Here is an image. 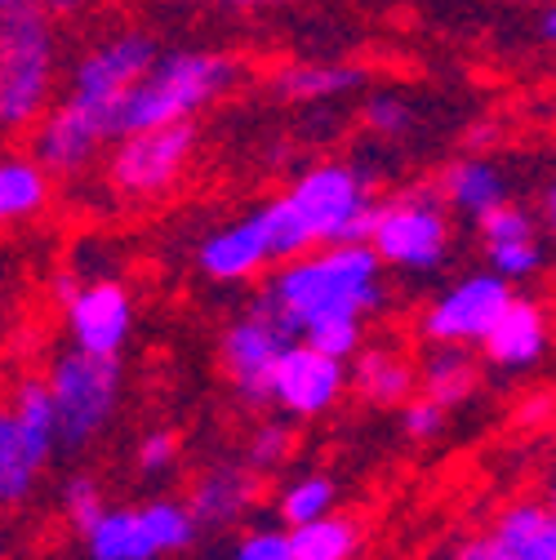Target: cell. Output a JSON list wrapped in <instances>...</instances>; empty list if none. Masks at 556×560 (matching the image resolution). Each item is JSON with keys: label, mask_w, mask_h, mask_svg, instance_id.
Returning a JSON list of instances; mask_svg holds the SVG:
<instances>
[{"label": "cell", "mask_w": 556, "mask_h": 560, "mask_svg": "<svg viewBox=\"0 0 556 560\" xmlns=\"http://www.w3.org/2000/svg\"><path fill=\"white\" fill-rule=\"evenodd\" d=\"M254 299L281 316L294 338L321 320H370L387 307V262L370 241L312 245L308 254L271 267Z\"/></svg>", "instance_id": "1"}, {"label": "cell", "mask_w": 556, "mask_h": 560, "mask_svg": "<svg viewBox=\"0 0 556 560\" xmlns=\"http://www.w3.org/2000/svg\"><path fill=\"white\" fill-rule=\"evenodd\" d=\"M241 77V62L223 49H165L148 77L116 103V138L129 129H157L196 120Z\"/></svg>", "instance_id": "2"}, {"label": "cell", "mask_w": 556, "mask_h": 560, "mask_svg": "<svg viewBox=\"0 0 556 560\" xmlns=\"http://www.w3.org/2000/svg\"><path fill=\"white\" fill-rule=\"evenodd\" d=\"M58 81V36L45 0H0V129H32Z\"/></svg>", "instance_id": "3"}, {"label": "cell", "mask_w": 556, "mask_h": 560, "mask_svg": "<svg viewBox=\"0 0 556 560\" xmlns=\"http://www.w3.org/2000/svg\"><path fill=\"white\" fill-rule=\"evenodd\" d=\"M454 209L437 191V183L396 187L379 200V214L370 228L374 254L396 276H437L454 258Z\"/></svg>", "instance_id": "4"}, {"label": "cell", "mask_w": 556, "mask_h": 560, "mask_svg": "<svg viewBox=\"0 0 556 560\" xmlns=\"http://www.w3.org/2000/svg\"><path fill=\"white\" fill-rule=\"evenodd\" d=\"M299 214L312 245H343V241H370L379 214V187L374 174L357 161H316L290 178L281 191Z\"/></svg>", "instance_id": "5"}, {"label": "cell", "mask_w": 556, "mask_h": 560, "mask_svg": "<svg viewBox=\"0 0 556 560\" xmlns=\"http://www.w3.org/2000/svg\"><path fill=\"white\" fill-rule=\"evenodd\" d=\"M58 450L62 436L45 374L14 383L10 400L0 405V512H14L36 499Z\"/></svg>", "instance_id": "6"}, {"label": "cell", "mask_w": 556, "mask_h": 560, "mask_svg": "<svg viewBox=\"0 0 556 560\" xmlns=\"http://www.w3.org/2000/svg\"><path fill=\"white\" fill-rule=\"evenodd\" d=\"M62 450L99 445L125 405V357H94L81 347L58 352L45 370Z\"/></svg>", "instance_id": "7"}, {"label": "cell", "mask_w": 556, "mask_h": 560, "mask_svg": "<svg viewBox=\"0 0 556 560\" xmlns=\"http://www.w3.org/2000/svg\"><path fill=\"white\" fill-rule=\"evenodd\" d=\"M200 525L187 499H148V503H107L99 521L81 529L85 560H170L192 551Z\"/></svg>", "instance_id": "8"}, {"label": "cell", "mask_w": 556, "mask_h": 560, "mask_svg": "<svg viewBox=\"0 0 556 560\" xmlns=\"http://www.w3.org/2000/svg\"><path fill=\"white\" fill-rule=\"evenodd\" d=\"M200 148L196 120L157 125V129H129L112 138L103 178L120 200H157L183 183Z\"/></svg>", "instance_id": "9"}, {"label": "cell", "mask_w": 556, "mask_h": 560, "mask_svg": "<svg viewBox=\"0 0 556 560\" xmlns=\"http://www.w3.org/2000/svg\"><path fill=\"white\" fill-rule=\"evenodd\" d=\"M290 342H294V329L258 299H250V307L219 329L215 361H219V374L241 405L263 409L271 400V374H276V361L286 357Z\"/></svg>", "instance_id": "10"}, {"label": "cell", "mask_w": 556, "mask_h": 560, "mask_svg": "<svg viewBox=\"0 0 556 560\" xmlns=\"http://www.w3.org/2000/svg\"><path fill=\"white\" fill-rule=\"evenodd\" d=\"M517 285L490 267H472L441 285L419 312V338L428 347H480Z\"/></svg>", "instance_id": "11"}, {"label": "cell", "mask_w": 556, "mask_h": 560, "mask_svg": "<svg viewBox=\"0 0 556 560\" xmlns=\"http://www.w3.org/2000/svg\"><path fill=\"white\" fill-rule=\"evenodd\" d=\"M343 396H352V365L294 338L286 347V357L276 361L267 405L276 413L294 418V423H316V418H325L343 405Z\"/></svg>", "instance_id": "12"}, {"label": "cell", "mask_w": 556, "mask_h": 560, "mask_svg": "<svg viewBox=\"0 0 556 560\" xmlns=\"http://www.w3.org/2000/svg\"><path fill=\"white\" fill-rule=\"evenodd\" d=\"M116 138V120L90 103L62 98L49 103L45 116L32 125V156L54 178H81L99 156H107Z\"/></svg>", "instance_id": "13"}, {"label": "cell", "mask_w": 556, "mask_h": 560, "mask_svg": "<svg viewBox=\"0 0 556 560\" xmlns=\"http://www.w3.org/2000/svg\"><path fill=\"white\" fill-rule=\"evenodd\" d=\"M58 307H62V325H67L72 347L94 352V357H125L134 325H138V299L125 280H116V276L85 280L81 276Z\"/></svg>", "instance_id": "14"}, {"label": "cell", "mask_w": 556, "mask_h": 560, "mask_svg": "<svg viewBox=\"0 0 556 560\" xmlns=\"http://www.w3.org/2000/svg\"><path fill=\"white\" fill-rule=\"evenodd\" d=\"M161 58L157 40L148 32H116L99 45H90L67 77V98L90 103L116 120V103L148 77V67Z\"/></svg>", "instance_id": "15"}, {"label": "cell", "mask_w": 556, "mask_h": 560, "mask_svg": "<svg viewBox=\"0 0 556 560\" xmlns=\"http://www.w3.org/2000/svg\"><path fill=\"white\" fill-rule=\"evenodd\" d=\"M192 262L210 285H254V280H263L276 267V249L263 228V214L250 209L245 219L210 228L196 241Z\"/></svg>", "instance_id": "16"}, {"label": "cell", "mask_w": 556, "mask_h": 560, "mask_svg": "<svg viewBox=\"0 0 556 560\" xmlns=\"http://www.w3.org/2000/svg\"><path fill=\"white\" fill-rule=\"evenodd\" d=\"M472 228H476V245H480L485 267L508 276L512 285H530V280H538V271L547 267L543 223L525 205L503 200L490 209V214H480Z\"/></svg>", "instance_id": "17"}, {"label": "cell", "mask_w": 556, "mask_h": 560, "mask_svg": "<svg viewBox=\"0 0 556 560\" xmlns=\"http://www.w3.org/2000/svg\"><path fill=\"white\" fill-rule=\"evenodd\" d=\"M263 503V471H254L245 458H223L196 471L187 489V508L200 525V534H228L241 529Z\"/></svg>", "instance_id": "18"}, {"label": "cell", "mask_w": 556, "mask_h": 560, "mask_svg": "<svg viewBox=\"0 0 556 560\" xmlns=\"http://www.w3.org/2000/svg\"><path fill=\"white\" fill-rule=\"evenodd\" d=\"M467 560H556V512L543 499L508 503L485 534L463 538Z\"/></svg>", "instance_id": "19"}, {"label": "cell", "mask_w": 556, "mask_h": 560, "mask_svg": "<svg viewBox=\"0 0 556 560\" xmlns=\"http://www.w3.org/2000/svg\"><path fill=\"white\" fill-rule=\"evenodd\" d=\"M480 361L499 374H530L552 352V316L538 299L512 294V303L499 312L495 329L476 347Z\"/></svg>", "instance_id": "20"}, {"label": "cell", "mask_w": 556, "mask_h": 560, "mask_svg": "<svg viewBox=\"0 0 556 560\" xmlns=\"http://www.w3.org/2000/svg\"><path fill=\"white\" fill-rule=\"evenodd\" d=\"M437 191L445 196V205L454 209V214L467 219V223H476L480 214H490L495 205L512 200V183H508L503 165L490 152H463V156H454L441 170Z\"/></svg>", "instance_id": "21"}, {"label": "cell", "mask_w": 556, "mask_h": 560, "mask_svg": "<svg viewBox=\"0 0 556 560\" xmlns=\"http://www.w3.org/2000/svg\"><path fill=\"white\" fill-rule=\"evenodd\" d=\"M347 365H352V396L370 409H401L419 392V365L392 342H366Z\"/></svg>", "instance_id": "22"}, {"label": "cell", "mask_w": 556, "mask_h": 560, "mask_svg": "<svg viewBox=\"0 0 556 560\" xmlns=\"http://www.w3.org/2000/svg\"><path fill=\"white\" fill-rule=\"evenodd\" d=\"M54 205V174L27 152L0 156V232L40 219Z\"/></svg>", "instance_id": "23"}, {"label": "cell", "mask_w": 556, "mask_h": 560, "mask_svg": "<svg viewBox=\"0 0 556 560\" xmlns=\"http://www.w3.org/2000/svg\"><path fill=\"white\" fill-rule=\"evenodd\" d=\"M361 85H366V72L357 62H290L271 77V94L281 103H299V107L347 98Z\"/></svg>", "instance_id": "24"}, {"label": "cell", "mask_w": 556, "mask_h": 560, "mask_svg": "<svg viewBox=\"0 0 556 560\" xmlns=\"http://www.w3.org/2000/svg\"><path fill=\"white\" fill-rule=\"evenodd\" d=\"M419 392L445 405L450 413L472 405L480 392V361L472 347H428L419 361Z\"/></svg>", "instance_id": "25"}, {"label": "cell", "mask_w": 556, "mask_h": 560, "mask_svg": "<svg viewBox=\"0 0 556 560\" xmlns=\"http://www.w3.org/2000/svg\"><path fill=\"white\" fill-rule=\"evenodd\" d=\"M294 560H361L366 551V525L352 512H329L321 521L294 525Z\"/></svg>", "instance_id": "26"}, {"label": "cell", "mask_w": 556, "mask_h": 560, "mask_svg": "<svg viewBox=\"0 0 556 560\" xmlns=\"http://www.w3.org/2000/svg\"><path fill=\"white\" fill-rule=\"evenodd\" d=\"M338 499H343V485L329 476V471H294L281 480L276 489V521L281 525H308V521H321L329 512H338Z\"/></svg>", "instance_id": "27"}, {"label": "cell", "mask_w": 556, "mask_h": 560, "mask_svg": "<svg viewBox=\"0 0 556 560\" xmlns=\"http://www.w3.org/2000/svg\"><path fill=\"white\" fill-rule=\"evenodd\" d=\"M294 454H299V423H294V418H286V413L258 418V423L245 432L241 458H245L254 471H263V476L286 471V467L294 463Z\"/></svg>", "instance_id": "28"}, {"label": "cell", "mask_w": 556, "mask_h": 560, "mask_svg": "<svg viewBox=\"0 0 556 560\" xmlns=\"http://www.w3.org/2000/svg\"><path fill=\"white\" fill-rule=\"evenodd\" d=\"M58 512H62V521L72 525L77 534L90 525V521H99L103 512H107V494H103V480L94 476V471H72L62 485H58Z\"/></svg>", "instance_id": "29"}, {"label": "cell", "mask_w": 556, "mask_h": 560, "mask_svg": "<svg viewBox=\"0 0 556 560\" xmlns=\"http://www.w3.org/2000/svg\"><path fill=\"white\" fill-rule=\"evenodd\" d=\"M183 463V441L174 428H148L134 441V471L143 480H165Z\"/></svg>", "instance_id": "30"}, {"label": "cell", "mask_w": 556, "mask_h": 560, "mask_svg": "<svg viewBox=\"0 0 556 560\" xmlns=\"http://www.w3.org/2000/svg\"><path fill=\"white\" fill-rule=\"evenodd\" d=\"M361 120H366V129L374 138H405L419 116H414V107H409L405 94H396V90H370L366 103H361Z\"/></svg>", "instance_id": "31"}, {"label": "cell", "mask_w": 556, "mask_h": 560, "mask_svg": "<svg viewBox=\"0 0 556 560\" xmlns=\"http://www.w3.org/2000/svg\"><path fill=\"white\" fill-rule=\"evenodd\" d=\"M223 560H294V538H290V525H245L228 556Z\"/></svg>", "instance_id": "32"}, {"label": "cell", "mask_w": 556, "mask_h": 560, "mask_svg": "<svg viewBox=\"0 0 556 560\" xmlns=\"http://www.w3.org/2000/svg\"><path fill=\"white\" fill-rule=\"evenodd\" d=\"M445 423H450V409L437 405V400L424 396V392H414V396L396 409V428H401V436H405L409 445H432V441H441Z\"/></svg>", "instance_id": "33"}, {"label": "cell", "mask_w": 556, "mask_h": 560, "mask_svg": "<svg viewBox=\"0 0 556 560\" xmlns=\"http://www.w3.org/2000/svg\"><path fill=\"white\" fill-rule=\"evenodd\" d=\"M303 342L321 347V352H329L338 361H352L366 347V320H321L303 334Z\"/></svg>", "instance_id": "34"}, {"label": "cell", "mask_w": 556, "mask_h": 560, "mask_svg": "<svg viewBox=\"0 0 556 560\" xmlns=\"http://www.w3.org/2000/svg\"><path fill=\"white\" fill-rule=\"evenodd\" d=\"M552 413H556V396L530 392V396H521V405L512 409V423H517V428H543Z\"/></svg>", "instance_id": "35"}, {"label": "cell", "mask_w": 556, "mask_h": 560, "mask_svg": "<svg viewBox=\"0 0 556 560\" xmlns=\"http://www.w3.org/2000/svg\"><path fill=\"white\" fill-rule=\"evenodd\" d=\"M499 143V133L490 120H480V125H467V152H490Z\"/></svg>", "instance_id": "36"}, {"label": "cell", "mask_w": 556, "mask_h": 560, "mask_svg": "<svg viewBox=\"0 0 556 560\" xmlns=\"http://www.w3.org/2000/svg\"><path fill=\"white\" fill-rule=\"evenodd\" d=\"M538 223H543V232L556 241V178L543 187V200H538Z\"/></svg>", "instance_id": "37"}, {"label": "cell", "mask_w": 556, "mask_h": 560, "mask_svg": "<svg viewBox=\"0 0 556 560\" xmlns=\"http://www.w3.org/2000/svg\"><path fill=\"white\" fill-rule=\"evenodd\" d=\"M538 36L556 49V0H552V5H543V14H538Z\"/></svg>", "instance_id": "38"}, {"label": "cell", "mask_w": 556, "mask_h": 560, "mask_svg": "<svg viewBox=\"0 0 556 560\" xmlns=\"http://www.w3.org/2000/svg\"><path fill=\"white\" fill-rule=\"evenodd\" d=\"M45 10H49V19H72V14H81V0H45Z\"/></svg>", "instance_id": "39"}, {"label": "cell", "mask_w": 556, "mask_h": 560, "mask_svg": "<svg viewBox=\"0 0 556 560\" xmlns=\"http://www.w3.org/2000/svg\"><path fill=\"white\" fill-rule=\"evenodd\" d=\"M215 5H241V10H267V5H290V0H215Z\"/></svg>", "instance_id": "40"}, {"label": "cell", "mask_w": 556, "mask_h": 560, "mask_svg": "<svg viewBox=\"0 0 556 560\" xmlns=\"http://www.w3.org/2000/svg\"><path fill=\"white\" fill-rule=\"evenodd\" d=\"M543 503H547V508L556 512V467L547 471V485H543Z\"/></svg>", "instance_id": "41"}]
</instances>
